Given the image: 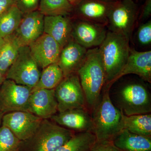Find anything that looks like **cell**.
<instances>
[{
    "mask_svg": "<svg viewBox=\"0 0 151 151\" xmlns=\"http://www.w3.org/2000/svg\"><path fill=\"white\" fill-rule=\"evenodd\" d=\"M110 88L103 87L99 99L91 110L92 133L98 142H112L123 130V114L111 101Z\"/></svg>",
    "mask_w": 151,
    "mask_h": 151,
    "instance_id": "1",
    "label": "cell"
},
{
    "mask_svg": "<svg viewBox=\"0 0 151 151\" xmlns=\"http://www.w3.org/2000/svg\"><path fill=\"white\" fill-rule=\"evenodd\" d=\"M76 73L84 92L86 105L91 110L99 99L105 83V70L99 47L87 50Z\"/></svg>",
    "mask_w": 151,
    "mask_h": 151,
    "instance_id": "2",
    "label": "cell"
},
{
    "mask_svg": "<svg viewBox=\"0 0 151 151\" xmlns=\"http://www.w3.org/2000/svg\"><path fill=\"white\" fill-rule=\"evenodd\" d=\"M129 42L124 36L109 31L98 47L105 70L104 86L111 89L113 81L126 64L131 49Z\"/></svg>",
    "mask_w": 151,
    "mask_h": 151,
    "instance_id": "3",
    "label": "cell"
},
{
    "mask_svg": "<svg viewBox=\"0 0 151 151\" xmlns=\"http://www.w3.org/2000/svg\"><path fill=\"white\" fill-rule=\"evenodd\" d=\"M75 133L50 119H43L34 134L22 142L20 151H55Z\"/></svg>",
    "mask_w": 151,
    "mask_h": 151,
    "instance_id": "4",
    "label": "cell"
},
{
    "mask_svg": "<svg viewBox=\"0 0 151 151\" xmlns=\"http://www.w3.org/2000/svg\"><path fill=\"white\" fill-rule=\"evenodd\" d=\"M116 108L123 115L148 114L151 111V98L145 84L131 81L122 85L114 94Z\"/></svg>",
    "mask_w": 151,
    "mask_h": 151,
    "instance_id": "5",
    "label": "cell"
},
{
    "mask_svg": "<svg viewBox=\"0 0 151 151\" xmlns=\"http://www.w3.org/2000/svg\"><path fill=\"white\" fill-rule=\"evenodd\" d=\"M40 68L29 47L21 46L16 58L6 73V79L32 89L39 80L41 72Z\"/></svg>",
    "mask_w": 151,
    "mask_h": 151,
    "instance_id": "6",
    "label": "cell"
},
{
    "mask_svg": "<svg viewBox=\"0 0 151 151\" xmlns=\"http://www.w3.org/2000/svg\"><path fill=\"white\" fill-rule=\"evenodd\" d=\"M139 9L134 0H116L109 13V31L124 36L130 40L138 18Z\"/></svg>",
    "mask_w": 151,
    "mask_h": 151,
    "instance_id": "7",
    "label": "cell"
},
{
    "mask_svg": "<svg viewBox=\"0 0 151 151\" xmlns=\"http://www.w3.org/2000/svg\"><path fill=\"white\" fill-rule=\"evenodd\" d=\"M54 90L58 112L86 108L85 95L76 73L64 77Z\"/></svg>",
    "mask_w": 151,
    "mask_h": 151,
    "instance_id": "8",
    "label": "cell"
},
{
    "mask_svg": "<svg viewBox=\"0 0 151 151\" xmlns=\"http://www.w3.org/2000/svg\"><path fill=\"white\" fill-rule=\"evenodd\" d=\"M32 89L6 79L0 87V111L3 114L15 111L29 112Z\"/></svg>",
    "mask_w": 151,
    "mask_h": 151,
    "instance_id": "9",
    "label": "cell"
},
{
    "mask_svg": "<svg viewBox=\"0 0 151 151\" xmlns=\"http://www.w3.org/2000/svg\"><path fill=\"white\" fill-rule=\"evenodd\" d=\"M42 120L28 111H15L4 114L2 125L7 127L23 142L34 134Z\"/></svg>",
    "mask_w": 151,
    "mask_h": 151,
    "instance_id": "10",
    "label": "cell"
},
{
    "mask_svg": "<svg viewBox=\"0 0 151 151\" xmlns=\"http://www.w3.org/2000/svg\"><path fill=\"white\" fill-rule=\"evenodd\" d=\"M105 26L80 19L72 24V39L86 49L99 47L106 37Z\"/></svg>",
    "mask_w": 151,
    "mask_h": 151,
    "instance_id": "11",
    "label": "cell"
},
{
    "mask_svg": "<svg viewBox=\"0 0 151 151\" xmlns=\"http://www.w3.org/2000/svg\"><path fill=\"white\" fill-rule=\"evenodd\" d=\"M87 108H74L58 112L50 119L60 126L75 132L92 133V118Z\"/></svg>",
    "mask_w": 151,
    "mask_h": 151,
    "instance_id": "12",
    "label": "cell"
},
{
    "mask_svg": "<svg viewBox=\"0 0 151 151\" xmlns=\"http://www.w3.org/2000/svg\"><path fill=\"white\" fill-rule=\"evenodd\" d=\"M29 47L33 57L42 69L57 63L62 49L53 38L45 33Z\"/></svg>",
    "mask_w": 151,
    "mask_h": 151,
    "instance_id": "13",
    "label": "cell"
},
{
    "mask_svg": "<svg viewBox=\"0 0 151 151\" xmlns=\"http://www.w3.org/2000/svg\"><path fill=\"white\" fill-rule=\"evenodd\" d=\"M44 15L36 10L24 14L14 35L20 46H29L44 33Z\"/></svg>",
    "mask_w": 151,
    "mask_h": 151,
    "instance_id": "14",
    "label": "cell"
},
{
    "mask_svg": "<svg viewBox=\"0 0 151 151\" xmlns=\"http://www.w3.org/2000/svg\"><path fill=\"white\" fill-rule=\"evenodd\" d=\"M116 0H81L74 7L81 19L107 25L109 13Z\"/></svg>",
    "mask_w": 151,
    "mask_h": 151,
    "instance_id": "15",
    "label": "cell"
},
{
    "mask_svg": "<svg viewBox=\"0 0 151 151\" xmlns=\"http://www.w3.org/2000/svg\"><path fill=\"white\" fill-rule=\"evenodd\" d=\"M138 76L144 81H151V51L139 52L131 48L126 64L113 84L123 76L128 74Z\"/></svg>",
    "mask_w": 151,
    "mask_h": 151,
    "instance_id": "16",
    "label": "cell"
},
{
    "mask_svg": "<svg viewBox=\"0 0 151 151\" xmlns=\"http://www.w3.org/2000/svg\"><path fill=\"white\" fill-rule=\"evenodd\" d=\"M29 112L42 119H50L57 113L54 89H40L32 92Z\"/></svg>",
    "mask_w": 151,
    "mask_h": 151,
    "instance_id": "17",
    "label": "cell"
},
{
    "mask_svg": "<svg viewBox=\"0 0 151 151\" xmlns=\"http://www.w3.org/2000/svg\"><path fill=\"white\" fill-rule=\"evenodd\" d=\"M87 49L71 40L61 49L57 63L64 77L76 73L86 56Z\"/></svg>",
    "mask_w": 151,
    "mask_h": 151,
    "instance_id": "18",
    "label": "cell"
},
{
    "mask_svg": "<svg viewBox=\"0 0 151 151\" xmlns=\"http://www.w3.org/2000/svg\"><path fill=\"white\" fill-rule=\"evenodd\" d=\"M72 23L67 16L44 17V33L53 38L61 48L72 39Z\"/></svg>",
    "mask_w": 151,
    "mask_h": 151,
    "instance_id": "19",
    "label": "cell"
},
{
    "mask_svg": "<svg viewBox=\"0 0 151 151\" xmlns=\"http://www.w3.org/2000/svg\"><path fill=\"white\" fill-rule=\"evenodd\" d=\"M113 144L122 151H151V137L123 129L113 139Z\"/></svg>",
    "mask_w": 151,
    "mask_h": 151,
    "instance_id": "20",
    "label": "cell"
},
{
    "mask_svg": "<svg viewBox=\"0 0 151 151\" xmlns=\"http://www.w3.org/2000/svg\"><path fill=\"white\" fill-rule=\"evenodd\" d=\"M123 129L142 136L151 137V115L138 114L127 116L123 114Z\"/></svg>",
    "mask_w": 151,
    "mask_h": 151,
    "instance_id": "21",
    "label": "cell"
},
{
    "mask_svg": "<svg viewBox=\"0 0 151 151\" xmlns=\"http://www.w3.org/2000/svg\"><path fill=\"white\" fill-rule=\"evenodd\" d=\"M64 78L63 73L58 63H52L42 69L37 84L32 91L40 89H55Z\"/></svg>",
    "mask_w": 151,
    "mask_h": 151,
    "instance_id": "22",
    "label": "cell"
},
{
    "mask_svg": "<svg viewBox=\"0 0 151 151\" xmlns=\"http://www.w3.org/2000/svg\"><path fill=\"white\" fill-rule=\"evenodd\" d=\"M97 141L92 132H78L55 151H91Z\"/></svg>",
    "mask_w": 151,
    "mask_h": 151,
    "instance_id": "23",
    "label": "cell"
},
{
    "mask_svg": "<svg viewBox=\"0 0 151 151\" xmlns=\"http://www.w3.org/2000/svg\"><path fill=\"white\" fill-rule=\"evenodd\" d=\"M4 39V42L0 49V70L6 74L16 58L21 46L14 34Z\"/></svg>",
    "mask_w": 151,
    "mask_h": 151,
    "instance_id": "24",
    "label": "cell"
},
{
    "mask_svg": "<svg viewBox=\"0 0 151 151\" xmlns=\"http://www.w3.org/2000/svg\"><path fill=\"white\" fill-rule=\"evenodd\" d=\"M24 14L13 5L0 16V35L5 38L13 34L18 27Z\"/></svg>",
    "mask_w": 151,
    "mask_h": 151,
    "instance_id": "25",
    "label": "cell"
},
{
    "mask_svg": "<svg viewBox=\"0 0 151 151\" xmlns=\"http://www.w3.org/2000/svg\"><path fill=\"white\" fill-rule=\"evenodd\" d=\"M74 9L68 0H40L38 10L44 16H67Z\"/></svg>",
    "mask_w": 151,
    "mask_h": 151,
    "instance_id": "26",
    "label": "cell"
},
{
    "mask_svg": "<svg viewBox=\"0 0 151 151\" xmlns=\"http://www.w3.org/2000/svg\"><path fill=\"white\" fill-rule=\"evenodd\" d=\"M22 142L7 127H0V151H20Z\"/></svg>",
    "mask_w": 151,
    "mask_h": 151,
    "instance_id": "27",
    "label": "cell"
},
{
    "mask_svg": "<svg viewBox=\"0 0 151 151\" xmlns=\"http://www.w3.org/2000/svg\"><path fill=\"white\" fill-rule=\"evenodd\" d=\"M137 39L141 45L147 46L151 43V21L141 25L137 32Z\"/></svg>",
    "mask_w": 151,
    "mask_h": 151,
    "instance_id": "28",
    "label": "cell"
},
{
    "mask_svg": "<svg viewBox=\"0 0 151 151\" xmlns=\"http://www.w3.org/2000/svg\"><path fill=\"white\" fill-rule=\"evenodd\" d=\"M13 1L14 5L25 14L37 10L40 0H13Z\"/></svg>",
    "mask_w": 151,
    "mask_h": 151,
    "instance_id": "29",
    "label": "cell"
},
{
    "mask_svg": "<svg viewBox=\"0 0 151 151\" xmlns=\"http://www.w3.org/2000/svg\"><path fill=\"white\" fill-rule=\"evenodd\" d=\"M91 151H122L116 147L113 142L97 141Z\"/></svg>",
    "mask_w": 151,
    "mask_h": 151,
    "instance_id": "30",
    "label": "cell"
},
{
    "mask_svg": "<svg viewBox=\"0 0 151 151\" xmlns=\"http://www.w3.org/2000/svg\"><path fill=\"white\" fill-rule=\"evenodd\" d=\"M151 15V0H145L138 20L141 22L145 21L149 19Z\"/></svg>",
    "mask_w": 151,
    "mask_h": 151,
    "instance_id": "31",
    "label": "cell"
},
{
    "mask_svg": "<svg viewBox=\"0 0 151 151\" xmlns=\"http://www.w3.org/2000/svg\"><path fill=\"white\" fill-rule=\"evenodd\" d=\"M13 5V0H0V16Z\"/></svg>",
    "mask_w": 151,
    "mask_h": 151,
    "instance_id": "32",
    "label": "cell"
},
{
    "mask_svg": "<svg viewBox=\"0 0 151 151\" xmlns=\"http://www.w3.org/2000/svg\"><path fill=\"white\" fill-rule=\"evenodd\" d=\"M6 79V74L0 70V87Z\"/></svg>",
    "mask_w": 151,
    "mask_h": 151,
    "instance_id": "33",
    "label": "cell"
},
{
    "mask_svg": "<svg viewBox=\"0 0 151 151\" xmlns=\"http://www.w3.org/2000/svg\"><path fill=\"white\" fill-rule=\"evenodd\" d=\"M68 1L74 7L77 5L81 0H68Z\"/></svg>",
    "mask_w": 151,
    "mask_h": 151,
    "instance_id": "34",
    "label": "cell"
},
{
    "mask_svg": "<svg viewBox=\"0 0 151 151\" xmlns=\"http://www.w3.org/2000/svg\"><path fill=\"white\" fill-rule=\"evenodd\" d=\"M4 42V38H3L0 35V49L2 46Z\"/></svg>",
    "mask_w": 151,
    "mask_h": 151,
    "instance_id": "35",
    "label": "cell"
},
{
    "mask_svg": "<svg viewBox=\"0 0 151 151\" xmlns=\"http://www.w3.org/2000/svg\"><path fill=\"white\" fill-rule=\"evenodd\" d=\"M4 116V114H3L0 111V127L1 126L2 122V118L3 116Z\"/></svg>",
    "mask_w": 151,
    "mask_h": 151,
    "instance_id": "36",
    "label": "cell"
},
{
    "mask_svg": "<svg viewBox=\"0 0 151 151\" xmlns=\"http://www.w3.org/2000/svg\"><path fill=\"white\" fill-rule=\"evenodd\" d=\"M135 1H138V0H134Z\"/></svg>",
    "mask_w": 151,
    "mask_h": 151,
    "instance_id": "37",
    "label": "cell"
}]
</instances>
